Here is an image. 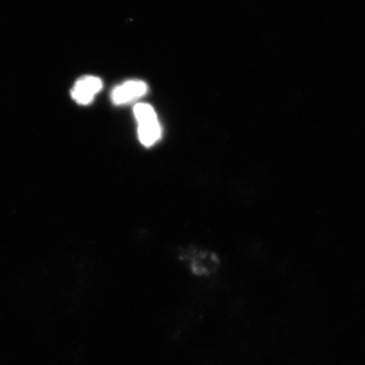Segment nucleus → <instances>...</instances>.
Listing matches in <instances>:
<instances>
[{
    "label": "nucleus",
    "instance_id": "obj_1",
    "mask_svg": "<svg viewBox=\"0 0 365 365\" xmlns=\"http://www.w3.org/2000/svg\"><path fill=\"white\" fill-rule=\"evenodd\" d=\"M181 261L186 264L189 272L197 279L212 281L222 267V261L217 255L195 250L182 254Z\"/></svg>",
    "mask_w": 365,
    "mask_h": 365
},
{
    "label": "nucleus",
    "instance_id": "obj_2",
    "mask_svg": "<svg viewBox=\"0 0 365 365\" xmlns=\"http://www.w3.org/2000/svg\"><path fill=\"white\" fill-rule=\"evenodd\" d=\"M134 115L138 122L139 140L144 146L157 143L162 137V127L155 109L148 104H138L134 108Z\"/></svg>",
    "mask_w": 365,
    "mask_h": 365
},
{
    "label": "nucleus",
    "instance_id": "obj_3",
    "mask_svg": "<svg viewBox=\"0 0 365 365\" xmlns=\"http://www.w3.org/2000/svg\"><path fill=\"white\" fill-rule=\"evenodd\" d=\"M102 88L103 83L100 78L96 76H83L76 81V86L72 88V98L81 105L91 104Z\"/></svg>",
    "mask_w": 365,
    "mask_h": 365
},
{
    "label": "nucleus",
    "instance_id": "obj_4",
    "mask_svg": "<svg viewBox=\"0 0 365 365\" xmlns=\"http://www.w3.org/2000/svg\"><path fill=\"white\" fill-rule=\"evenodd\" d=\"M148 85L141 81H129L117 86L112 93V101L116 105H124L143 97L148 93Z\"/></svg>",
    "mask_w": 365,
    "mask_h": 365
}]
</instances>
